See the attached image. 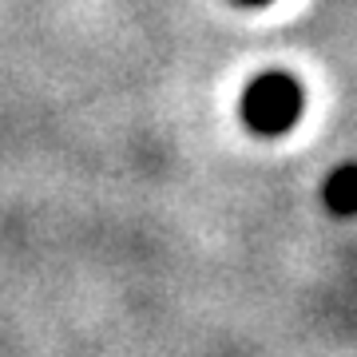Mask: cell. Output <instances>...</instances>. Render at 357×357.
<instances>
[{
	"label": "cell",
	"instance_id": "obj_1",
	"mask_svg": "<svg viewBox=\"0 0 357 357\" xmlns=\"http://www.w3.org/2000/svg\"><path fill=\"white\" fill-rule=\"evenodd\" d=\"M306 91L290 72H262L243 91V119L258 135H286L302 119Z\"/></svg>",
	"mask_w": 357,
	"mask_h": 357
},
{
	"label": "cell",
	"instance_id": "obj_2",
	"mask_svg": "<svg viewBox=\"0 0 357 357\" xmlns=\"http://www.w3.org/2000/svg\"><path fill=\"white\" fill-rule=\"evenodd\" d=\"M321 203L337 218L357 215V163H342L326 175V183H321Z\"/></svg>",
	"mask_w": 357,
	"mask_h": 357
},
{
	"label": "cell",
	"instance_id": "obj_3",
	"mask_svg": "<svg viewBox=\"0 0 357 357\" xmlns=\"http://www.w3.org/2000/svg\"><path fill=\"white\" fill-rule=\"evenodd\" d=\"M234 4H243V8H262V4H270V0H234Z\"/></svg>",
	"mask_w": 357,
	"mask_h": 357
}]
</instances>
